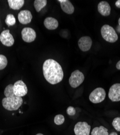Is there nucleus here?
<instances>
[{"instance_id":"cd10ccee","label":"nucleus","mask_w":120,"mask_h":135,"mask_svg":"<svg viewBox=\"0 0 120 135\" xmlns=\"http://www.w3.org/2000/svg\"><path fill=\"white\" fill-rule=\"evenodd\" d=\"M117 31H118V32L120 33V26H118L117 27Z\"/></svg>"},{"instance_id":"c85d7f7f","label":"nucleus","mask_w":120,"mask_h":135,"mask_svg":"<svg viewBox=\"0 0 120 135\" xmlns=\"http://www.w3.org/2000/svg\"><path fill=\"white\" fill-rule=\"evenodd\" d=\"M36 135H44V134H42V133H39L36 134Z\"/></svg>"},{"instance_id":"4468645a","label":"nucleus","mask_w":120,"mask_h":135,"mask_svg":"<svg viewBox=\"0 0 120 135\" xmlns=\"http://www.w3.org/2000/svg\"><path fill=\"white\" fill-rule=\"evenodd\" d=\"M61 7L63 12L67 14L71 15L74 12V7L69 0H59Z\"/></svg>"},{"instance_id":"423d86ee","label":"nucleus","mask_w":120,"mask_h":135,"mask_svg":"<svg viewBox=\"0 0 120 135\" xmlns=\"http://www.w3.org/2000/svg\"><path fill=\"white\" fill-rule=\"evenodd\" d=\"M91 126L86 122H79L76 124L74 131L75 135H90Z\"/></svg>"},{"instance_id":"6ab92c4d","label":"nucleus","mask_w":120,"mask_h":135,"mask_svg":"<svg viewBox=\"0 0 120 135\" xmlns=\"http://www.w3.org/2000/svg\"><path fill=\"white\" fill-rule=\"evenodd\" d=\"M4 95L6 97H10L15 95L14 93L13 85L10 84L8 85L4 90Z\"/></svg>"},{"instance_id":"ddd939ff","label":"nucleus","mask_w":120,"mask_h":135,"mask_svg":"<svg viewBox=\"0 0 120 135\" xmlns=\"http://www.w3.org/2000/svg\"><path fill=\"white\" fill-rule=\"evenodd\" d=\"M97 9L99 13L103 16H108L111 14V7L106 1L100 2L98 4Z\"/></svg>"},{"instance_id":"9d476101","label":"nucleus","mask_w":120,"mask_h":135,"mask_svg":"<svg viewBox=\"0 0 120 135\" xmlns=\"http://www.w3.org/2000/svg\"><path fill=\"white\" fill-rule=\"evenodd\" d=\"M108 97L112 102L120 101V83H115L111 87Z\"/></svg>"},{"instance_id":"f8f14e48","label":"nucleus","mask_w":120,"mask_h":135,"mask_svg":"<svg viewBox=\"0 0 120 135\" xmlns=\"http://www.w3.org/2000/svg\"><path fill=\"white\" fill-rule=\"evenodd\" d=\"M92 40L89 36H83L78 41L80 49L82 51H87L90 49L92 46Z\"/></svg>"},{"instance_id":"dca6fc26","label":"nucleus","mask_w":120,"mask_h":135,"mask_svg":"<svg viewBox=\"0 0 120 135\" xmlns=\"http://www.w3.org/2000/svg\"><path fill=\"white\" fill-rule=\"evenodd\" d=\"M9 7L13 10H19L25 4L24 0H8L7 1Z\"/></svg>"},{"instance_id":"6e6552de","label":"nucleus","mask_w":120,"mask_h":135,"mask_svg":"<svg viewBox=\"0 0 120 135\" xmlns=\"http://www.w3.org/2000/svg\"><path fill=\"white\" fill-rule=\"evenodd\" d=\"M21 36L22 40L25 42L31 43L35 40L36 38V33L31 28L26 27L22 30Z\"/></svg>"},{"instance_id":"1a4fd4ad","label":"nucleus","mask_w":120,"mask_h":135,"mask_svg":"<svg viewBox=\"0 0 120 135\" xmlns=\"http://www.w3.org/2000/svg\"><path fill=\"white\" fill-rule=\"evenodd\" d=\"M0 41L6 47H12L14 44V38L11 34L10 30L6 29L3 30L0 34Z\"/></svg>"},{"instance_id":"20e7f679","label":"nucleus","mask_w":120,"mask_h":135,"mask_svg":"<svg viewBox=\"0 0 120 135\" xmlns=\"http://www.w3.org/2000/svg\"><path fill=\"white\" fill-rule=\"evenodd\" d=\"M106 93L102 88H97L90 93L89 98L91 102L94 104L100 103L104 100Z\"/></svg>"},{"instance_id":"bb28decb","label":"nucleus","mask_w":120,"mask_h":135,"mask_svg":"<svg viewBox=\"0 0 120 135\" xmlns=\"http://www.w3.org/2000/svg\"><path fill=\"white\" fill-rule=\"evenodd\" d=\"M109 135H118V134L116 132H112L110 134H109Z\"/></svg>"},{"instance_id":"5701e85b","label":"nucleus","mask_w":120,"mask_h":135,"mask_svg":"<svg viewBox=\"0 0 120 135\" xmlns=\"http://www.w3.org/2000/svg\"><path fill=\"white\" fill-rule=\"evenodd\" d=\"M112 125L114 129L118 132H120V117H116L112 122Z\"/></svg>"},{"instance_id":"4be33fe9","label":"nucleus","mask_w":120,"mask_h":135,"mask_svg":"<svg viewBox=\"0 0 120 135\" xmlns=\"http://www.w3.org/2000/svg\"><path fill=\"white\" fill-rule=\"evenodd\" d=\"M65 121V118L63 115L59 114L55 116L54 118V123L57 126H60L63 124Z\"/></svg>"},{"instance_id":"b1692460","label":"nucleus","mask_w":120,"mask_h":135,"mask_svg":"<svg viewBox=\"0 0 120 135\" xmlns=\"http://www.w3.org/2000/svg\"><path fill=\"white\" fill-rule=\"evenodd\" d=\"M67 113L69 116H74L76 114V109L73 107L70 106L67 109Z\"/></svg>"},{"instance_id":"aec40b11","label":"nucleus","mask_w":120,"mask_h":135,"mask_svg":"<svg viewBox=\"0 0 120 135\" xmlns=\"http://www.w3.org/2000/svg\"><path fill=\"white\" fill-rule=\"evenodd\" d=\"M5 22L8 27L14 26L16 23V18L13 14H8L6 16Z\"/></svg>"},{"instance_id":"9b49d317","label":"nucleus","mask_w":120,"mask_h":135,"mask_svg":"<svg viewBox=\"0 0 120 135\" xmlns=\"http://www.w3.org/2000/svg\"><path fill=\"white\" fill-rule=\"evenodd\" d=\"M32 18V15L28 10H23L20 12L18 14V20L20 23L22 25L30 23Z\"/></svg>"},{"instance_id":"393cba45","label":"nucleus","mask_w":120,"mask_h":135,"mask_svg":"<svg viewBox=\"0 0 120 135\" xmlns=\"http://www.w3.org/2000/svg\"><path fill=\"white\" fill-rule=\"evenodd\" d=\"M115 6L118 8H120V0H117V1L115 3Z\"/></svg>"},{"instance_id":"412c9836","label":"nucleus","mask_w":120,"mask_h":135,"mask_svg":"<svg viewBox=\"0 0 120 135\" xmlns=\"http://www.w3.org/2000/svg\"><path fill=\"white\" fill-rule=\"evenodd\" d=\"M8 64L7 58L3 55L0 54V70L6 68Z\"/></svg>"},{"instance_id":"2eb2a0df","label":"nucleus","mask_w":120,"mask_h":135,"mask_svg":"<svg viewBox=\"0 0 120 135\" xmlns=\"http://www.w3.org/2000/svg\"><path fill=\"white\" fill-rule=\"evenodd\" d=\"M44 25L47 29L55 30L59 26V22L55 18L48 17L44 21Z\"/></svg>"},{"instance_id":"c756f323","label":"nucleus","mask_w":120,"mask_h":135,"mask_svg":"<svg viewBox=\"0 0 120 135\" xmlns=\"http://www.w3.org/2000/svg\"><path fill=\"white\" fill-rule=\"evenodd\" d=\"M118 25H119V26H120V17H119V18L118 19Z\"/></svg>"},{"instance_id":"f257e3e1","label":"nucleus","mask_w":120,"mask_h":135,"mask_svg":"<svg viewBox=\"0 0 120 135\" xmlns=\"http://www.w3.org/2000/svg\"><path fill=\"white\" fill-rule=\"evenodd\" d=\"M43 73L46 80L52 85L61 82L64 76L62 66L52 59H48L45 61L43 64Z\"/></svg>"},{"instance_id":"a211bd4d","label":"nucleus","mask_w":120,"mask_h":135,"mask_svg":"<svg viewBox=\"0 0 120 135\" xmlns=\"http://www.w3.org/2000/svg\"><path fill=\"white\" fill-rule=\"evenodd\" d=\"M47 4L46 0H35L34 3V6L37 12H40V11L45 8Z\"/></svg>"},{"instance_id":"39448f33","label":"nucleus","mask_w":120,"mask_h":135,"mask_svg":"<svg viewBox=\"0 0 120 135\" xmlns=\"http://www.w3.org/2000/svg\"><path fill=\"white\" fill-rule=\"evenodd\" d=\"M84 80L83 74L79 70L73 71L69 79L70 85L73 88H76L79 86Z\"/></svg>"},{"instance_id":"f3484780","label":"nucleus","mask_w":120,"mask_h":135,"mask_svg":"<svg viewBox=\"0 0 120 135\" xmlns=\"http://www.w3.org/2000/svg\"><path fill=\"white\" fill-rule=\"evenodd\" d=\"M91 135H109V133L106 128L100 126L94 128L91 132Z\"/></svg>"},{"instance_id":"a878e982","label":"nucleus","mask_w":120,"mask_h":135,"mask_svg":"<svg viewBox=\"0 0 120 135\" xmlns=\"http://www.w3.org/2000/svg\"><path fill=\"white\" fill-rule=\"evenodd\" d=\"M116 68H117L118 70H120V61H119L116 63Z\"/></svg>"},{"instance_id":"f03ea898","label":"nucleus","mask_w":120,"mask_h":135,"mask_svg":"<svg viewBox=\"0 0 120 135\" xmlns=\"http://www.w3.org/2000/svg\"><path fill=\"white\" fill-rule=\"evenodd\" d=\"M22 98L16 95L10 97H4L2 100L3 107L8 111H15L18 110L22 105Z\"/></svg>"},{"instance_id":"7ed1b4c3","label":"nucleus","mask_w":120,"mask_h":135,"mask_svg":"<svg viewBox=\"0 0 120 135\" xmlns=\"http://www.w3.org/2000/svg\"><path fill=\"white\" fill-rule=\"evenodd\" d=\"M101 32L103 39L108 42L114 43L118 40V35L115 29L108 25L102 26Z\"/></svg>"},{"instance_id":"0eeeda50","label":"nucleus","mask_w":120,"mask_h":135,"mask_svg":"<svg viewBox=\"0 0 120 135\" xmlns=\"http://www.w3.org/2000/svg\"><path fill=\"white\" fill-rule=\"evenodd\" d=\"M14 94L18 97H23L27 94L28 88L23 81L18 80L13 85Z\"/></svg>"}]
</instances>
